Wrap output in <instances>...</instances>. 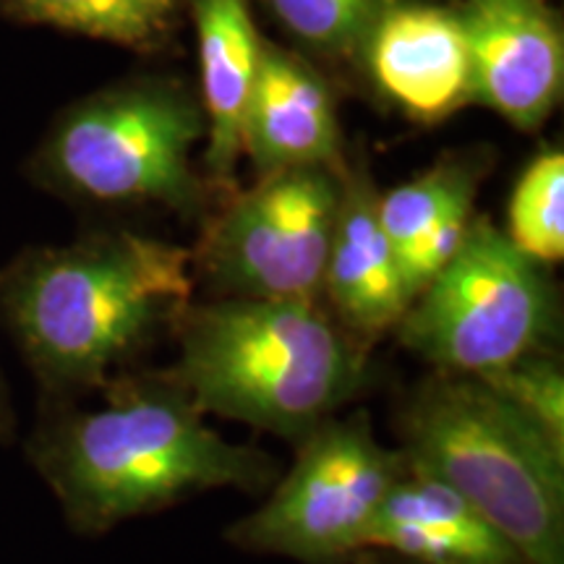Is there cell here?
<instances>
[{"label":"cell","instance_id":"52a82bcc","mask_svg":"<svg viewBox=\"0 0 564 564\" xmlns=\"http://www.w3.org/2000/svg\"><path fill=\"white\" fill-rule=\"evenodd\" d=\"M398 447H387L366 411L335 413L295 442V460L257 510L225 531L241 552L299 564H348L387 491L403 474Z\"/></svg>","mask_w":564,"mask_h":564},{"label":"cell","instance_id":"2e32d148","mask_svg":"<svg viewBox=\"0 0 564 564\" xmlns=\"http://www.w3.org/2000/svg\"><path fill=\"white\" fill-rule=\"evenodd\" d=\"M476 181L468 167L440 165L421 178L403 183L387 196H379V223L390 238L400 272L408 288V272L432 230L455 204L474 199Z\"/></svg>","mask_w":564,"mask_h":564},{"label":"cell","instance_id":"6da1fadb","mask_svg":"<svg viewBox=\"0 0 564 564\" xmlns=\"http://www.w3.org/2000/svg\"><path fill=\"white\" fill-rule=\"evenodd\" d=\"M102 405H55L34 429L30 460L70 528L97 535L215 489L262 491L272 457L228 442L171 371L116 377Z\"/></svg>","mask_w":564,"mask_h":564},{"label":"cell","instance_id":"7a4b0ae2","mask_svg":"<svg viewBox=\"0 0 564 564\" xmlns=\"http://www.w3.org/2000/svg\"><path fill=\"white\" fill-rule=\"evenodd\" d=\"M192 251L97 232L0 270V314L53 400L105 390L192 303Z\"/></svg>","mask_w":564,"mask_h":564},{"label":"cell","instance_id":"d6986e66","mask_svg":"<svg viewBox=\"0 0 564 564\" xmlns=\"http://www.w3.org/2000/svg\"><path fill=\"white\" fill-rule=\"evenodd\" d=\"M478 379L564 453V371L554 350L528 352Z\"/></svg>","mask_w":564,"mask_h":564},{"label":"cell","instance_id":"7c38bea8","mask_svg":"<svg viewBox=\"0 0 564 564\" xmlns=\"http://www.w3.org/2000/svg\"><path fill=\"white\" fill-rule=\"evenodd\" d=\"M364 552L405 564H528L474 505L408 463L373 514Z\"/></svg>","mask_w":564,"mask_h":564},{"label":"cell","instance_id":"8992f818","mask_svg":"<svg viewBox=\"0 0 564 564\" xmlns=\"http://www.w3.org/2000/svg\"><path fill=\"white\" fill-rule=\"evenodd\" d=\"M202 116L188 97L154 84L112 87L68 108L34 160L45 186L100 204L196 202L192 173Z\"/></svg>","mask_w":564,"mask_h":564},{"label":"cell","instance_id":"9c48e42d","mask_svg":"<svg viewBox=\"0 0 564 564\" xmlns=\"http://www.w3.org/2000/svg\"><path fill=\"white\" fill-rule=\"evenodd\" d=\"M474 100L518 129L546 121L562 95L564 42L544 0H468L463 11Z\"/></svg>","mask_w":564,"mask_h":564},{"label":"cell","instance_id":"e0dca14e","mask_svg":"<svg viewBox=\"0 0 564 564\" xmlns=\"http://www.w3.org/2000/svg\"><path fill=\"white\" fill-rule=\"evenodd\" d=\"M507 238L539 264L564 257V154L544 152L520 175L510 199Z\"/></svg>","mask_w":564,"mask_h":564},{"label":"cell","instance_id":"277c9868","mask_svg":"<svg viewBox=\"0 0 564 564\" xmlns=\"http://www.w3.org/2000/svg\"><path fill=\"white\" fill-rule=\"evenodd\" d=\"M394 432L411 468L460 494L528 564H564V453L484 379L432 371Z\"/></svg>","mask_w":564,"mask_h":564},{"label":"cell","instance_id":"ba28073f","mask_svg":"<svg viewBox=\"0 0 564 564\" xmlns=\"http://www.w3.org/2000/svg\"><path fill=\"white\" fill-rule=\"evenodd\" d=\"M340 194L327 165L262 175L217 215L192 264L223 299L322 301Z\"/></svg>","mask_w":564,"mask_h":564},{"label":"cell","instance_id":"ac0fdd59","mask_svg":"<svg viewBox=\"0 0 564 564\" xmlns=\"http://www.w3.org/2000/svg\"><path fill=\"white\" fill-rule=\"evenodd\" d=\"M295 37L322 53H352L366 45L394 0H270Z\"/></svg>","mask_w":564,"mask_h":564},{"label":"cell","instance_id":"5b68a950","mask_svg":"<svg viewBox=\"0 0 564 564\" xmlns=\"http://www.w3.org/2000/svg\"><path fill=\"white\" fill-rule=\"evenodd\" d=\"M434 371L484 377L535 350H552L556 301L533 262L484 217L455 257L426 282L394 327Z\"/></svg>","mask_w":564,"mask_h":564},{"label":"cell","instance_id":"ffe728a7","mask_svg":"<svg viewBox=\"0 0 564 564\" xmlns=\"http://www.w3.org/2000/svg\"><path fill=\"white\" fill-rule=\"evenodd\" d=\"M13 434V413L9 408V398H6L3 384H0V440H9Z\"/></svg>","mask_w":564,"mask_h":564},{"label":"cell","instance_id":"4fadbf2b","mask_svg":"<svg viewBox=\"0 0 564 564\" xmlns=\"http://www.w3.org/2000/svg\"><path fill=\"white\" fill-rule=\"evenodd\" d=\"M241 144L262 175L329 165L340 150V126L327 84L306 63L267 42L243 116Z\"/></svg>","mask_w":564,"mask_h":564},{"label":"cell","instance_id":"8fae6325","mask_svg":"<svg viewBox=\"0 0 564 564\" xmlns=\"http://www.w3.org/2000/svg\"><path fill=\"white\" fill-rule=\"evenodd\" d=\"M322 301L364 345L398 327L411 306L398 257L379 223V194L364 173L343 178Z\"/></svg>","mask_w":564,"mask_h":564},{"label":"cell","instance_id":"3957f363","mask_svg":"<svg viewBox=\"0 0 564 564\" xmlns=\"http://www.w3.org/2000/svg\"><path fill=\"white\" fill-rule=\"evenodd\" d=\"M167 369L204 415L299 442L369 384L366 345L322 301L188 303L173 322Z\"/></svg>","mask_w":564,"mask_h":564},{"label":"cell","instance_id":"30bf717a","mask_svg":"<svg viewBox=\"0 0 564 564\" xmlns=\"http://www.w3.org/2000/svg\"><path fill=\"white\" fill-rule=\"evenodd\" d=\"M364 47L379 87L419 121H442L474 100L468 40L457 11L392 6Z\"/></svg>","mask_w":564,"mask_h":564},{"label":"cell","instance_id":"5bb4252c","mask_svg":"<svg viewBox=\"0 0 564 564\" xmlns=\"http://www.w3.org/2000/svg\"><path fill=\"white\" fill-rule=\"evenodd\" d=\"M194 19L207 110V165L217 181H225L243 152V116L264 42L253 26L249 0H194Z\"/></svg>","mask_w":564,"mask_h":564},{"label":"cell","instance_id":"9a60e30c","mask_svg":"<svg viewBox=\"0 0 564 564\" xmlns=\"http://www.w3.org/2000/svg\"><path fill=\"white\" fill-rule=\"evenodd\" d=\"M175 3L178 0H0V13L21 24L141 47L167 32Z\"/></svg>","mask_w":564,"mask_h":564},{"label":"cell","instance_id":"44dd1931","mask_svg":"<svg viewBox=\"0 0 564 564\" xmlns=\"http://www.w3.org/2000/svg\"><path fill=\"white\" fill-rule=\"evenodd\" d=\"M352 562H356V564H405V562L394 560V556H387V554H379V552H361Z\"/></svg>","mask_w":564,"mask_h":564}]
</instances>
